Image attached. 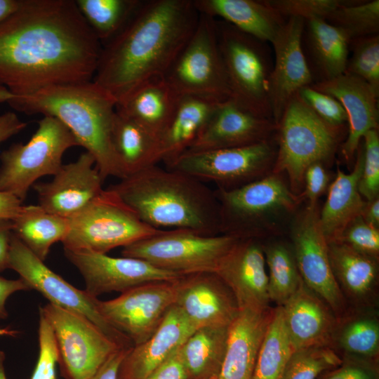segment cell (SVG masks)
<instances>
[{"instance_id": "38", "label": "cell", "mask_w": 379, "mask_h": 379, "mask_svg": "<svg viewBox=\"0 0 379 379\" xmlns=\"http://www.w3.org/2000/svg\"><path fill=\"white\" fill-rule=\"evenodd\" d=\"M268 277L270 302L282 306L295 292L302 278L292 248L281 241L262 244Z\"/></svg>"}, {"instance_id": "34", "label": "cell", "mask_w": 379, "mask_h": 379, "mask_svg": "<svg viewBox=\"0 0 379 379\" xmlns=\"http://www.w3.org/2000/svg\"><path fill=\"white\" fill-rule=\"evenodd\" d=\"M112 142L125 178L159 162L158 139L134 120L117 111Z\"/></svg>"}, {"instance_id": "1", "label": "cell", "mask_w": 379, "mask_h": 379, "mask_svg": "<svg viewBox=\"0 0 379 379\" xmlns=\"http://www.w3.org/2000/svg\"><path fill=\"white\" fill-rule=\"evenodd\" d=\"M102 44L74 0H22L0 24V86L24 93L93 80Z\"/></svg>"}, {"instance_id": "53", "label": "cell", "mask_w": 379, "mask_h": 379, "mask_svg": "<svg viewBox=\"0 0 379 379\" xmlns=\"http://www.w3.org/2000/svg\"><path fill=\"white\" fill-rule=\"evenodd\" d=\"M128 350L120 349L115 352L98 371L88 379H117L120 364Z\"/></svg>"}, {"instance_id": "19", "label": "cell", "mask_w": 379, "mask_h": 379, "mask_svg": "<svg viewBox=\"0 0 379 379\" xmlns=\"http://www.w3.org/2000/svg\"><path fill=\"white\" fill-rule=\"evenodd\" d=\"M174 306L196 330L230 326L239 313L231 290L214 272L190 274L178 279Z\"/></svg>"}, {"instance_id": "12", "label": "cell", "mask_w": 379, "mask_h": 379, "mask_svg": "<svg viewBox=\"0 0 379 379\" xmlns=\"http://www.w3.org/2000/svg\"><path fill=\"white\" fill-rule=\"evenodd\" d=\"M276 155L274 135L248 146L187 152L166 166L203 182H213L216 189L231 190L271 173Z\"/></svg>"}, {"instance_id": "48", "label": "cell", "mask_w": 379, "mask_h": 379, "mask_svg": "<svg viewBox=\"0 0 379 379\" xmlns=\"http://www.w3.org/2000/svg\"><path fill=\"white\" fill-rule=\"evenodd\" d=\"M341 359L338 366L324 372L317 379H379L378 361L353 357Z\"/></svg>"}, {"instance_id": "40", "label": "cell", "mask_w": 379, "mask_h": 379, "mask_svg": "<svg viewBox=\"0 0 379 379\" xmlns=\"http://www.w3.org/2000/svg\"><path fill=\"white\" fill-rule=\"evenodd\" d=\"M350 39L378 34L379 0L354 1L336 8L326 20Z\"/></svg>"}, {"instance_id": "42", "label": "cell", "mask_w": 379, "mask_h": 379, "mask_svg": "<svg viewBox=\"0 0 379 379\" xmlns=\"http://www.w3.org/2000/svg\"><path fill=\"white\" fill-rule=\"evenodd\" d=\"M345 72L366 81L379 94V35L350 40Z\"/></svg>"}, {"instance_id": "3", "label": "cell", "mask_w": 379, "mask_h": 379, "mask_svg": "<svg viewBox=\"0 0 379 379\" xmlns=\"http://www.w3.org/2000/svg\"><path fill=\"white\" fill-rule=\"evenodd\" d=\"M0 103L27 114L58 119L74 135L79 146L93 156L103 180L109 176L125 178L112 142L117 102L93 81L24 93H13L0 86Z\"/></svg>"}, {"instance_id": "44", "label": "cell", "mask_w": 379, "mask_h": 379, "mask_svg": "<svg viewBox=\"0 0 379 379\" xmlns=\"http://www.w3.org/2000/svg\"><path fill=\"white\" fill-rule=\"evenodd\" d=\"M350 0H266L286 19L300 18L304 20L312 18L326 20L338 7Z\"/></svg>"}, {"instance_id": "43", "label": "cell", "mask_w": 379, "mask_h": 379, "mask_svg": "<svg viewBox=\"0 0 379 379\" xmlns=\"http://www.w3.org/2000/svg\"><path fill=\"white\" fill-rule=\"evenodd\" d=\"M360 144L363 152V165L359 191L365 201H368L379 197L378 130L366 132Z\"/></svg>"}, {"instance_id": "56", "label": "cell", "mask_w": 379, "mask_h": 379, "mask_svg": "<svg viewBox=\"0 0 379 379\" xmlns=\"http://www.w3.org/2000/svg\"><path fill=\"white\" fill-rule=\"evenodd\" d=\"M361 216L370 225L379 228V197L366 201Z\"/></svg>"}, {"instance_id": "54", "label": "cell", "mask_w": 379, "mask_h": 379, "mask_svg": "<svg viewBox=\"0 0 379 379\" xmlns=\"http://www.w3.org/2000/svg\"><path fill=\"white\" fill-rule=\"evenodd\" d=\"M27 126L13 112L0 114V144L11 137L19 133Z\"/></svg>"}, {"instance_id": "5", "label": "cell", "mask_w": 379, "mask_h": 379, "mask_svg": "<svg viewBox=\"0 0 379 379\" xmlns=\"http://www.w3.org/2000/svg\"><path fill=\"white\" fill-rule=\"evenodd\" d=\"M347 132L348 125L326 123L296 93L277 124V155L272 173L286 174L291 190L301 194L306 169L314 163L325 165L332 161Z\"/></svg>"}, {"instance_id": "15", "label": "cell", "mask_w": 379, "mask_h": 379, "mask_svg": "<svg viewBox=\"0 0 379 379\" xmlns=\"http://www.w3.org/2000/svg\"><path fill=\"white\" fill-rule=\"evenodd\" d=\"M317 206L307 205L291 224L292 250L305 284L321 298L336 317L349 308L334 278L328 242L321 230Z\"/></svg>"}, {"instance_id": "35", "label": "cell", "mask_w": 379, "mask_h": 379, "mask_svg": "<svg viewBox=\"0 0 379 379\" xmlns=\"http://www.w3.org/2000/svg\"><path fill=\"white\" fill-rule=\"evenodd\" d=\"M229 326L197 329L179 347L187 379H214L225 357Z\"/></svg>"}, {"instance_id": "16", "label": "cell", "mask_w": 379, "mask_h": 379, "mask_svg": "<svg viewBox=\"0 0 379 379\" xmlns=\"http://www.w3.org/2000/svg\"><path fill=\"white\" fill-rule=\"evenodd\" d=\"M176 280L145 284L121 293L116 298L99 300L98 310L133 346L140 345L156 332L174 305Z\"/></svg>"}, {"instance_id": "22", "label": "cell", "mask_w": 379, "mask_h": 379, "mask_svg": "<svg viewBox=\"0 0 379 379\" xmlns=\"http://www.w3.org/2000/svg\"><path fill=\"white\" fill-rule=\"evenodd\" d=\"M277 124L232 100L216 106L206 126L187 152H201L257 144L274 137Z\"/></svg>"}, {"instance_id": "46", "label": "cell", "mask_w": 379, "mask_h": 379, "mask_svg": "<svg viewBox=\"0 0 379 379\" xmlns=\"http://www.w3.org/2000/svg\"><path fill=\"white\" fill-rule=\"evenodd\" d=\"M38 335L39 357L30 379H56L58 362L56 340L50 324L40 312Z\"/></svg>"}, {"instance_id": "58", "label": "cell", "mask_w": 379, "mask_h": 379, "mask_svg": "<svg viewBox=\"0 0 379 379\" xmlns=\"http://www.w3.org/2000/svg\"><path fill=\"white\" fill-rule=\"evenodd\" d=\"M5 358L4 352L0 350V379H7L4 366Z\"/></svg>"}, {"instance_id": "10", "label": "cell", "mask_w": 379, "mask_h": 379, "mask_svg": "<svg viewBox=\"0 0 379 379\" xmlns=\"http://www.w3.org/2000/svg\"><path fill=\"white\" fill-rule=\"evenodd\" d=\"M74 146H79L77 139L60 121L44 116L28 142L13 144L1 152L0 190L23 202L36 180L57 173L64 153Z\"/></svg>"}, {"instance_id": "33", "label": "cell", "mask_w": 379, "mask_h": 379, "mask_svg": "<svg viewBox=\"0 0 379 379\" xmlns=\"http://www.w3.org/2000/svg\"><path fill=\"white\" fill-rule=\"evenodd\" d=\"M340 357L378 361L377 308L349 307L337 318L330 346Z\"/></svg>"}, {"instance_id": "6", "label": "cell", "mask_w": 379, "mask_h": 379, "mask_svg": "<svg viewBox=\"0 0 379 379\" xmlns=\"http://www.w3.org/2000/svg\"><path fill=\"white\" fill-rule=\"evenodd\" d=\"M219 205L220 234L261 239L280 231L302 200L281 175H269L231 190H214Z\"/></svg>"}, {"instance_id": "55", "label": "cell", "mask_w": 379, "mask_h": 379, "mask_svg": "<svg viewBox=\"0 0 379 379\" xmlns=\"http://www.w3.org/2000/svg\"><path fill=\"white\" fill-rule=\"evenodd\" d=\"M22 203L14 195L0 190V219L13 220L20 211Z\"/></svg>"}, {"instance_id": "27", "label": "cell", "mask_w": 379, "mask_h": 379, "mask_svg": "<svg viewBox=\"0 0 379 379\" xmlns=\"http://www.w3.org/2000/svg\"><path fill=\"white\" fill-rule=\"evenodd\" d=\"M274 310L270 307L262 312L239 311L229 326L225 357L214 379H253L258 352Z\"/></svg>"}, {"instance_id": "45", "label": "cell", "mask_w": 379, "mask_h": 379, "mask_svg": "<svg viewBox=\"0 0 379 379\" xmlns=\"http://www.w3.org/2000/svg\"><path fill=\"white\" fill-rule=\"evenodd\" d=\"M333 241L379 260V228L366 222L361 215L352 220Z\"/></svg>"}, {"instance_id": "59", "label": "cell", "mask_w": 379, "mask_h": 379, "mask_svg": "<svg viewBox=\"0 0 379 379\" xmlns=\"http://www.w3.org/2000/svg\"><path fill=\"white\" fill-rule=\"evenodd\" d=\"M14 331L8 328H0V335H13Z\"/></svg>"}, {"instance_id": "30", "label": "cell", "mask_w": 379, "mask_h": 379, "mask_svg": "<svg viewBox=\"0 0 379 379\" xmlns=\"http://www.w3.org/2000/svg\"><path fill=\"white\" fill-rule=\"evenodd\" d=\"M219 102L197 96H179L173 115L158 139L159 162L167 166L186 152Z\"/></svg>"}, {"instance_id": "25", "label": "cell", "mask_w": 379, "mask_h": 379, "mask_svg": "<svg viewBox=\"0 0 379 379\" xmlns=\"http://www.w3.org/2000/svg\"><path fill=\"white\" fill-rule=\"evenodd\" d=\"M328 257L335 281L352 308H378V261L341 243L328 242Z\"/></svg>"}, {"instance_id": "14", "label": "cell", "mask_w": 379, "mask_h": 379, "mask_svg": "<svg viewBox=\"0 0 379 379\" xmlns=\"http://www.w3.org/2000/svg\"><path fill=\"white\" fill-rule=\"evenodd\" d=\"M39 312L56 340L58 362L65 379H88L121 348L85 317L48 303Z\"/></svg>"}, {"instance_id": "36", "label": "cell", "mask_w": 379, "mask_h": 379, "mask_svg": "<svg viewBox=\"0 0 379 379\" xmlns=\"http://www.w3.org/2000/svg\"><path fill=\"white\" fill-rule=\"evenodd\" d=\"M12 222L13 234L42 261L69 229L68 218L50 213L39 205H22Z\"/></svg>"}, {"instance_id": "23", "label": "cell", "mask_w": 379, "mask_h": 379, "mask_svg": "<svg viewBox=\"0 0 379 379\" xmlns=\"http://www.w3.org/2000/svg\"><path fill=\"white\" fill-rule=\"evenodd\" d=\"M311 86L335 98L343 106L348 118V132L340 149L345 161L351 162L364 134L378 130L379 94L361 79L346 72Z\"/></svg>"}, {"instance_id": "9", "label": "cell", "mask_w": 379, "mask_h": 379, "mask_svg": "<svg viewBox=\"0 0 379 379\" xmlns=\"http://www.w3.org/2000/svg\"><path fill=\"white\" fill-rule=\"evenodd\" d=\"M239 238L220 234L204 235L190 230H161L123 247L124 257L145 260L161 270L187 275L214 272Z\"/></svg>"}, {"instance_id": "28", "label": "cell", "mask_w": 379, "mask_h": 379, "mask_svg": "<svg viewBox=\"0 0 379 379\" xmlns=\"http://www.w3.org/2000/svg\"><path fill=\"white\" fill-rule=\"evenodd\" d=\"M200 13L224 20L264 42H272L286 22L266 0H194Z\"/></svg>"}, {"instance_id": "52", "label": "cell", "mask_w": 379, "mask_h": 379, "mask_svg": "<svg viewBox=\"0 0 379 379\" xmlns=\"http://www.w3.org/2000/svg\"><path fill=\"white\" fill-rule=\"evenodd\" d=\"M13 234L12 220L0 219V272L9 268L10 246Z\"/></svg>"}, {"instance_id": "37", "label": "cell", "mask_w": 379, "mask_h": 379, "mask_svg": "<svg viewBox=\"0 0 379 379\" xmlns=\"http://www.w3.org/2000/svg\"><path fill=\"white\" fill-rule=\"evenodd\" d=\"M141 0H75L77 8L102 45L126 25Z\"/></svg>"}, {"instance_id": "17", "label": "cell", "mask_w": 379, "mask_h": 379, "mask_svg": "<svg viewBox=\"0 0 379 379\" xmlns=\"http://www.w3.org/2000/svg\"><path fill=\"white\" fill-rule=\"evenodd\" d=\"M64 253L83 277L85 290L95 298L113 291L124 293L150 282L172 281L181 277L138 258H114L85 251L64 249Z\"/></svg>"}, {"instance_id": "8", "label": "cell", "mask_w": 379, "mask_h": 379, "mask_svg": "<svg viewBox=\"0 0 379 379\" xmlns=\"http://www.w3.org/2000/svg\"><path fill=\"white\" fill-rule=\"evenodd\" d=\"M107 188L69 218L64 249L107 253L159 233Z\"/></svg>"}, {"instance_id": "18", "label": "cell", "mask_w": 379, "mask_h": 379, "mask_svg": "<svg viewBox=\"0 0 379 379\" xmlns=\"http://www.w3.org/2000/svg\"><path fill=\"white\" fill-rule=\"evenodd\" d=\"M305 20L288 18L272 41L274 52L269 83V102L276 124L291 97L314 83L302 45Z\"/></svg>"}, {"instance_id": "2", "label": "cell", "mask_w": 379, "mask_h": 379, "mask_svg": "<svg viewBox=\"0 0 379 379\" xmlns=\"http://www.w3.org/2000/svg\"><path fill=\"white\" fill-rule=\"evenodd\" d=\"M192 0H147L102 45L93 81L117 102L144 82L164 77L199 18Z\"/></svg>"}, {"instance_id": "39", "label": "cell", "mask_w": 379, "mask_h": 379, "mask_svg": "<svg viewBox=\"0 0 379 379\" xmlns=\"http://www.w3.org/2000/svg\"><path fill=\"white\" fill-rule=\"evenodd\" d=\"M293 350L284 326L281 307L277 306L262 341L253 379H281Z\"/></svg>"}, {"instance_id": "51", "label": "cell", "mask_w": 379, "mask_h": 379, "mask_svg": "<svg viewBox=\"0 0 379 379\" xmlns=\"http://www.w3.org/2000/svg\"><path fill=\"white\" fill-rule=\"evenodd\" d=\"M30 290L27 284L21 279H8L0 276V319L8 317L6 302L14 293Z\"/></svg>"}, {"instance_id": "11", "label": "cell", "mask_w": 379, "mask_h": 379, "mask_svg": "<svg viewBox=\"0 0 379 379\" xmlns=\"http://www.w3.org/2000/svg\"><path fill=\"white\" fill-rule=\"evenodd\" d=\"M164 78L178 96H197L216 102L230 98L213 18L199 14L195 30Z\"/></svg>"}, {"instance_id": "24", "label": "cell", "mask_w": 379, "mask_h": 379, "mask_svg": "<svg viewBox=\"0 0 379 379\" xmlns=\"http://www.w3.org/2000/svg\"><path fill=\"white\" fill-rule=\"evenodd\" d=\"M281 307L294 350L312 346H330L337 317L302 279L295 292Z\"/></svg>"}, {"instance_id": "21", "label": "cell", "mask_w": 379, "mask_h": 379, "mask_svg": "<svg viewBox=\"0 0 379 379\" xmlns=\"http://www.w3.org/2000/svg\"><path fill=\"white\" fill-rule=\"evenodd\" d=\"M52 180L35 183L39 205L46 211L69 218L103 190V180L93 156L85 152L77 161L62 165Z\"/></svg>"}, {"instance_id": "50", "label": "cell", "mask_w": 379, "mask_h": 379, "mask_svg": "<svg viewBox=\"0 0 379 379\" xmlns=\"http://www.w3.org/2000/svg\"><path fill=\"white\" fill-rule=\"evenodd\" d=\"M178 348L145 379H187Z\"/></svg>"}, {"instance_id": "4", "label": "cell", "mask_w": 379, "mask_h": 379, "mask_svg": "<svg viewBox=\"0 0 379 379\" xmlns=\"http://www.w3.org/2000/svg\"><path fill=\"white\" fill-rule=\"evenodd\" d=\"M109 189L154 228L185 229L209 236L220 234L214 190L185 173L156 164Z\"/></svg>"}, {"instance_id": "13", "label": "cell", "mask_w": 379, "mask_h": 379, "mask_svg": "<svg viewBox=\"0 0 379 379\" xmlns=\"http://www.w3.org/2000/svg\"><path fill=\"white\" fill-rule=\"evenodd\" d=\"M9 269L15 271L30 290L40 293L48 303L85 317L121 348L133 347L131 341L101 314L97 298L86 290L77 288L53 272L14 234L11 241Z\"/></svg>"}, {"instance_id": "7", "label": "cell", "mask_w": 379, "mask_h": 379, "mask_svg": "<svg viewBox=\"0 0 379 379\" xmlns=\"http://www.w3.org/2000/svg\"><path fill=\"white\" fill-rule=\"evenodd\" d=\"M215 24L229 99L257 116L272 119L268 92L273 65L267 43L224 20L215 19Z\"/></svg>"}, {"instance_id": "49", "label": "cell", "mask_w": 379, "mask_h": 379, "mask_svg": "<svg viewBox=\"0 0 379 379\" xmlns=\"http://www.w3.org/2000/svg\"><path fill=\"white\" fill-rule=\"evenodd\" d=\"M330 180L329 175L322 163L310 165L304 175V191L302 194L308 201L307 205L317 206L318 199L324 193Z\"/></svg>"}, {"instance_id": "47", "label": "cell", "mask_w": 379, "mask_h": 379, "mask_svg": "<svg viewBox=\"0 0 379 379\" xmlns=\"http://www.w3.org/2000/svg\"><path fill=\"white\" fill-rule=\"evenodd\" d=\"M297 93L305 104L326 123L335 126L347 125V113L335 98L314 89L311 85L300 88Z\"/></svg>"}, {"instance_id": "31", "label": "cell", "mask_w": 379, "mask_h": 379, "mask_svg": "<svg viewBox=\"0 0 379 379\" xmlns=\"http://www.w3.org/2000/svg\"><path fill=\"white\" fill-rule=\"evenodd\" d=\"M363 165V152L359 144L352 172L345 173L340 168L329 187L326 201L319 212L321 230L327 242L335 239L346 226L361 215L366 201L359 191Z\"/></svg>"}, {"instance_id": "20", "label": "cell", "mask_w": 379, "mask_h": 379, "mask_svg": "<svg viewBox=\"0 0 379 379\" xmlns=\"http://www.w3.org/2000/svg\"><path fill=\"white\" fill-rule=\"evenodd\" d=\"M215 273L229 287L239 311L262 312L270 307L262 244L239 239L220 261Z\"/></svg>"}, {"instance_id": "57", "label": "cell", "mask_w": 379, "mask_h": 379, "mask_svg": "<svg viewBox=\"0 0 379 379\" xmlns=\"http://www.w3.org/2000/svg\"><path fill=\"white\" fill-rule=\"evenodd\" d=\"M22 0H0V24L15 11Z\"/></svg>"}, {"instance_id": "32", "label": "cell", "mask_w": 379, "mask_h": 379, "mask_svg": "<svg viewBox=\"0 0 379 379\" xmlns=\"http://www.w3.org/2000/svg\"><path fill=\"white\" fill-rule=\"evenodd\" d=\"M179 96L164 77L152 78L116 105V111L142 126L157 139L169 122Z\"/></svg>"}, {"instance_id": "41", "label": "cell", "mask_w": 379, "mask_h": 379, "mask_svg": "<svg viewBox=\"0 0 379 379\" xmlns=\"http://www.w3.org/2000/svg\"><path fill=\"white\" fill-rule=\"evenodd\" d=\"M340 357L329 346H312L293 350L281 379H317L338 366Z\"/></svg>"}, {"instance_id": "26", "label": "cell", "mask_w": 379, "mask_h": 379, "mask_svg": "<svg viewBox=\"0 0 379 379\" xmlns=\"http://www.w3.org/2000/svg\"><path fill=\"white\" fill-rule=\"evenodd\" d=\"M195 331L181 311L173 305L147 340L127 351L120 364L117 379H145Z\"/></svg>"}, {"instance_id": "29", "label": "cell", "mask_w": 379, "mask_h": 379, "mask_svg": "<svg viewBox=\"0 0 379 379\" xmlns=\"http://www.w3.org/2000/svg\"><path fill=\"white\" fill-rule=\"evenodd\" d=\"M350 40L342 29L324 19L305 20L302 42L309 55L307 60L314 83L330 80L345 72Z\"/></svg>"}]
</instances>
